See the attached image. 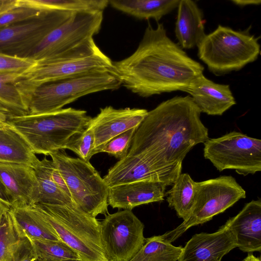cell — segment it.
I'll use <instances>...</instances> for the list:
<instances>
[{
  "label": "cell",
  "mask_w": 261,
  "mask_h": 261,
  "mask_svg": "<svg viewBox=\"0 0 261 261\" xmlns=\"http://www.w3.org/2000/svg\"><path fill=\"white\" fill-rule=\"evenodd\" d=\"M242 261H261L260 258L256 257L252 253H249Z\"/></svg>",
  "instance_id": "41"
},
{
  "label": "cell",
  "mask_w": 261,
  "mask_h": 261,
  "mask_svg": "<svg viewBox=\"0 0 261 261\" xmlns=\"http://www.w3.org/2000/svg\"><path fill=\"white\" fill-rule=\"evenodd\" d=\"M94 137L92 130L87 127L73 135L66 144L64 150L73 151L81 159L89 162L94 155Z\"/></svg>",
  "instance_id": "32"
},
{
  "label": "cell",
  "mask_w": 261,
  "mask_h": 261,
  "mask_svg": "<svg viewBox=\"0 0 261 261\" xmlns=\"http://www.w3.org/2000/svg\"><path fill=\"white\" fill-rule=\"evenodd\" d=\"M186 92L201 112L209 115H222L236 103L228 85L215 83L203 74L196 78Z\"/></svg>",
  "instance_id": "18"
},
{
  "label": "cell",
  "mask_w": 261,
  "mask_h": 261,
  "mask_svg": "<svg viewBox=\"0 0 261 261\" xmlns=\"http://www.w3.org/2000/svg\"><path fill=\"white\" fill-rule=\"evenodd\" d=\"M182 247L165 241L161 236L146 238L137 254L129 261H177Z\"/></svg>",
  "instance_id": "30"
},
{
  "label": "cell",
  "mask_w": 261,
  "mask_h": 261,
  "mask_svg": "<svg viewBox=\"0 0 261 261\" xmlns=\"http://www.w3.org/2000/svg\"><path fill=\"white\" fill-rule=\"evenodd\" d=\"M27 238L30 242L37 258L81 260L76 252L62 241Z\"/></svg>",
  "instance_id": "31"
},
{
  "label": "cell",
  "mask_w": 261,
  "mask_h": 261,
  "mask_svg": "<svg viewBox=\"0 0 261 261\" xmlns=\"http://www.w3.org/2000/svg\"><path fill=\"white\" fill-rule=\"evenodd\" d=\"M201 113L189 95L161 102L137 128L127 155L138 157L176 180L187 153L209 139Z\"/></svg>",
  "instance_id": "1"
},
{
  "label": "cell",
  "mask_w": 261,
  "mask_h": 261,
  "mask_svg": "<svg viewBox=\"0 0 261 261\" xmlns=\"http://www.w3.org/2000/svg\"><path fill=\"white\" fill-rule=\"evenodd\" d=\"M203 70V66L173 42L159 23L155 28L148 24L136 50L129 57L113 62L111 70L121 85L142 97L186 92Z\"/></svg>",
  "instance_id": "2"
},
{
  "label": "cell",
  "mask_w": 261,
  "mask_h": 261,
  "mask_svg": "<svg viewBox=\"0 0 261 261\" xmlns=\"http://www.w3.org/2000/svg\"><path fill=\"white\" fill-rule=\"evenodd\" d=\"M236 247L233 232L224 224L216 232L194 234L182 248L177 261H220Z\"/></svg>",
  "instance_id": "15"
},
{
  "label": "cell",
  "mask_w": 261,
  "mask_h": 261,
  "mask_svg": "<svg viewBox=\"0 0 261 261\" xmlns=\"http://www.w3.org/2000/svg\"><path fill=\"white\" fill-rule=\"evenodd\" d=\"M10 206L0 201V222L3 215L9 210Z\"/></svg>",
  "instance_id": "40"
},
{
  "label": "cell",
  "mask_w": 261,
  "mask_h": 261,
  "mask_svg": "<svg viewBox=\"0 0 261 261\" xmlns=\"http://www.w3.org/2000/svg\"><path fill=\"white\" fill-rule=\"evenodd\" d=\"M112 66L90 38L57 56L36 61L14 84L29 106L33 93L43 84L96 69L111 70Z\"/></svg>",
  "instance_id": "3"
},
{
  "label": "cell",
  "mask_w": 261,
  "mask_h": 261,
  "mask_svg": "<svg viewBox=\"0 0 261 261\" xmlns=\"http://www.w3.org/2000/svg\"><path fill=\"white\" fill-rule=\"evenodd\" d=\"M108 0H16V6L42 11H63L73 13L103 11Z\"/></svg>",
  "instance_id": "26"
},
{
  "label": "cell",
  "mask_w": 261,
  "mask_h": 261,
  "mask_svg": "<svg viewBox=\"0 0 261 261\" xmlns=\"http://www.w3.org/2000/svg\"><path fill=\"white\" fill-rule=\"evenodd\" d=\"M51 177L53 181L57 185V186L68 196L70 198V194L68 189L67 187L66 182L63 179L62 175L60 171L55 165L53 163L51 171Z\"/></svg>",
  "instance_id": "37"
},
{
  "label": "cell",
  "mask_w": 261,
  "mask_h": 261,
  "mask_svg": "<svg viewBox=\"0 0 261 261\" xmlns=\"http://www.w3.org/2000/svg\"><path fill=\"white\" fill-rule=\"evenodd\" d=\"M199 58L216 74L238 70L260 54L258 39L245 31L219 25L198 45Z\"/></svg>",
  "instance_id": "7"
},
{
  "label": "cell",
  "mask_w": 261,
  "mask_h": 261,
  "mask_svg": "<svg viewBox=\"0 0 261 261\" xmlns=\"http://www.w3.org/2000/svg\"><path fill=\"white\" fill-rule=\"evenodd\" d=\"M22 73H0V108L8 119L26 115L29 113L28 105L14 84Z\"/></svg>",
  "instance_id": "28"
},
{
  "label": "cell",
  "mask_w": 261,
  "mask_h": 261,
  "mask_svg": "<svg viewBox=\"0 0 261 261\" xmlns=\"http://www.w3.org/2000/svg\"><path fill=\"white\" fill-rule=\"evenodd\" d=\"M177 8L175 34L178 45L182 49L198 47L206 35L201 10L191 0H180Z\"/></svg>",
  "instance_id": "21"
},
{
  "label": "cell",
  "mask_w": 261,
  "mask_h": 261,
  "mask_svg": "<svg viewBox=\"0 0 261 261\" xmlns=\"http://www.w3.org/2000/svg\"><path fill=\"white\" fill-rule=\"evenodd\" d=\"M50 156L76 206L93 217L99 214L107 215L109 188L90 163L71 157L64 150L57 151Z\"/></svg>",
  "instance_id": "8"
},
{
  "label": "cell",
  "mask_w": 261,
  "mask_h": 261,
  "mask_svg": "<svg viewBox=\"0 0 261 261\" xmlns=\"http://www.w3.org/2000/svg\"><path fill=\"white\" fill-rule=\"evenodd\" d=\"M40 161L29 144L12 126L7 121L0 122V162L35 169Z\"/></svg>",
  "instance_id": "22"
},
{
  "label": "cell",
  "mask_w": 261,
  "mask_h": 261,
  "mask_svg": "<svg viewBox=\"0 0 261 261\" xmlns=\"http://www.w3.org/2000/svg\"><path fill=\"white\" fill-rule=\"evenodd\" d=\"M203 155L219 171L246 176L261 170V140L233 131L204 143Z\"/></svg>",
  "instance_id": "10"
},
{
  "label": "cell",
  "mask_w": 261,
  "mask_h": 261,
  "mask_svg": "<svg viewBox=\"0 0 261 261\" xmlns=\"http://www.w3.org/2000/svg\"><path fill=\"white\" fill-rule=\"evenodd\" d=\"M36 61L0 53V73H23L32 67Z\"/></svg>",
  "instance_id": "35"
},
{
  "label": "cell",
  "mask_w": 261,
  "mask_h": 261,
  "mask_svg": "<svg viewBox=\"0 0 261 261\" xmlns=\"http://www.w3.org/2000/svg\"><path fill=\"white\" fill-rule=\"evenodd\" d=\"M0 122H1V121H0Z\"/></svg>",
  "instance_id": "44"
},
{
  "label": "cell",
  "mask_w": 261,
  "mask_h": 261,
  "mask_svg": "<svg viewBox=\"0 0 261 261\" xmlns=\"http://www.w3.org/2000/svg\"><path fill=\"white\" fill-rule=\"evenodd\" d=\"M137 128H131L113 138L104 146L101 152L107 153L119 160L124 158L128 152Z\"/></svg>",
  "instance_id": "33"
},
{
  "label": "cell",
  "mask_w": 261,
  "mask_h": 261,
  "mask_svg": "<svg viewBox=\"0 0 261 261\" xmlns=\"http://www.w3.org/2000/svg\"><path fill=\"white\" fill-rule=\"evenodd\" d=\"M103 179L109 188L142 180L159 181L168 187L175 181L148 162L135 156L127 155L110 168Z\"/></svg>",
  "instance_id": "20"
},
{
  "label": "cell",
  "mask_w": 261,
  "mask_h": 261,
  "mask_svg": "<svg viewBox=\"0 0 261 261\" xmlns=\"http://www.w3.org/2000/svg\"><path fill=\"white\" fill-rule=\"evenodd\" d=\"M8 119V117L5 113L4 111L0 108V121L6 122Z\"/></svg>",
  "instance_id": "42"
},
{
  "label": "cell",
  "mask_w": 261,
  "mask_h": 261,
  "mask_svg": "<svg viewBox=\"0 0 261 261\" xmlns=\"http://www.w3.org/2000/svg\"><path fill=\"white\" fill-rule=\"evenodd\" d=\"M0 201L11 207V203L5 187L0 181Z\"/></svg>",
  "instance_id": "39"
},
{
  "label": "cell",
  "mask_w": 261,
  "mask_h": 261,
  "mask_svg": "<svg viewBox=\"0 0 261 261\" xmlns=\"http://www.w3.org/2000/svg\"><path fill=\"white\" fill-rule=\"evenodd\" d=\"M52 160L44 158L34 169L38 185V196L36 203L65 205L74 203L53 181L51 171Z\"/></svg>",
  "instance_id": "25"
},
{
  "label": "cell",
  "mask_w": 261,
  "mask_h": 261,
  "mask_svg": "<svg viewBox=\"0 0 261 261\" xmlns=\"http://www.w3.org/2000/svg\"><path fill=\"white\" fill-rule=\"evenodd\" d=\"M121 84L110 69H99L48 82L33 93L29 115L49 113L90 94L119 89Z\"/></svg>",
  "instance_id": "6"
},
{
  "label": "cell",
  "mask_w": 261,
  "mask_h": 261,
  "mask_svg": "<svg viewBox=\"0 0 261 261\" xmlns=\"http://www.w3.org/2000/svg\"><path fill=\"white\" fill-rule=\"evenodd\" d=\"M231 2L235 5L240 6L258 5L261 3L260 0H232Z\"/></svg>",
  "instance_id": "38"
},
{
  "label": "cell",
  "mask_w": 261,
  "mask_h": 261,
  "mask_svg": "<svg viewBox=\"0 0 261 261\" xmlns=\"http://www.w3.org/2000/svg\"><path fill=\"white\" fill-rule=\"evenodd\" d=\"M27 239L18 232L9 208L0 222V261H16Z\"/></svg>",
  "instance_id": "29"
},
{
  "label": "cell",
  "mask_w": 261,
  "mask_h": 261,
  "mask_svg": "<svg viewBox=\"0 0 261 261\" xmlns=\"http://www.w3.org/2000/svg\"><path fill=\"white\" fill-rule=\"evenodd\" d=\"M166 186L154 180H142L109 188L108 205L112 208L132 210L140 205L163 201Z\"/></svg>",
  "instance_id": "17"
},
{
  "label": "cell",
  "mask_w": 261,
  "mask_h": 261,
  "mask_svg": "<svg viewBox=\"0 0 261 261\" xmlns=\"http://www.w3.org/2000/svg\"><path fill=\"white\" fill-rule=\"evenodd\" d=\"M180 0H110L114 9L139 19L159 21L177 8Z\"/></svg>",
  "instance_id": "24"
},
{
  "label": "cell",
  "mask_w": 261,
  "mask_h": 261,
  "mask_svg": "<svg viewBox=\"0 0 261 261\" xmlns=\"http://www.w3.org/2000/svg\"><path fill=\"white\" fill-rule=\"evenodd\" d=\"M31 205L54 229L60 240L82 261H108L102 244L100 222L74 203Z\"/></svg>",
  "instance_id": "5"
},
{
  "label": "cell",
  "mask_w": 261,
  "mask_h": 261,
  "mask_svg": "<svg viewBox=\"0 0 261 261\" xmlns=\"http://www.w3.org/2000/svg\"><path fill=\"white\" fill-rule=\"evenodd\" d=\"M100 225L101 242L108 261H129L145 243L144 224L132 210L106 215Z\"/></svg>",
  "instance_id": "11"
},
{
  "label": "cell",
  "mask_w": 261,
  "mask_h": 261,
  "mask_svg": "<svg viewBox=\"0 0 261 261\" xmlns=\"http://www.w3.org/2000/svg\"><path fill=\"white\" fill-rule=\"evenodd\" d=\"M35 261H82L81 260H58V259H50L43 258H37Z\"/></svg>",
  "instance_id": "43"
},
{
  "label": "cell",
  "mask_w": 261,
  "mask_h": 261,
  "mask_svg": "<svg viewBox=\"0 0 261 261\" xmlns=\"http://www.w3.org/2000/svg\"><path fill=\"white\" fill-rule=\"evenodd\" d=\"M92 117L72 108L8 118L7 122L27 141L35 154L50 155L64 150L69 139L86 128Z\"/></svg>",
  "instance_id": "4"
},
{
  "label": "cell",
  "mask_w": 261,
  "mask_h": 261,
  "mask_svg": "<svg viewBox=\"0 0 261 261\" xmlns=\"http://www.w3.org/2000/svg\"><path fill=\"white\" fill-rule=\"evenodd\" d=\"M225 225L233 232L237 247L243 252L261 251V200L247 203L235 216Z\"/></svg>",
  "instance_id": "19"
},
{
  "label": "cell",
  "mask_w": 261,
  "mask_h": 261,
  "mask_svg": "<svg viewBox=\"0 0 261 261\" xmlns=\"http://www.w3.org/2000/svg\"><path fill=\"white\" fill-rule=\"evenodd\" d=\"M196 182L189 174L181 173L167 193L169 206L184 221L190 217L193 208Z\"/></svg>",
  "instance_id": "27"
},
{
  "label": "cell",
  "mask_w": 261,
  "mask_h": 261,
  "mask_svg": "<svg viewBox=\"0 0 261 261\" xmlns=\"http://www.w3.org/2000/svg\"><path fill=\"white\" fill-rule=\"evenodd\" d=\"M245 198V190L231 176L223 175L196 182L194 203L190 217L161 236L165 241L172 243L190 227L211 220L240 199Z\"/></svg>",
  "instance_id": "9"
},
{
  "label": "cell",
  "mask_w": 261,
  "mask_h": 261,
  "mask_svg": "<svg viewBox=\"0 0 261 261\" xmlns=\"http://www.w3.org/2000/svg\"><path fill=\"white\" fill-rule=\"evenodd\" d=\"M148 112L143 109H117L112 106L100 108L99 113L91 119L88 126L94 134V155L101 153L104 146L114 137L138 127Z\"/></svg>",
  "instance_id": "14"
},
{
  "label": "cell",
  "mask_w": 261,
  "mask_h": 261,
  "mask_svg": "<svg viewBox=\"0 0 261 261\" xmlns=\"http://www.w3.org/2000/svg\"><path fill=\"white\" fill-rule=\"evenodd\" d=\"M221 261V260H220Z\"/></svg>",
  "instance_id": "45"
},
{
  "label": "cell",
  "mask_w": 261,
  "mask_h": 261,
  "mask_svg": "<svg viewBox=\"0 0 261 261\" xmlns=\"http://www.w3.org/2000/svg\"><path fill=\"white\" fill-rule=\"evenodd\" d=\"M44 11L32 8L15 6L0 14V29L39 16Z\"/></svg>",
  "instance_id": "34"
},
{
  "label": "cell",
  "mask_w": 261,
  "mask_h": 261,
  "mask_svg": "<svg viewBox=\"0 0 261 261\" xmlns=\"http://www.w3.org/2000/svg\"><path fill=\"white\" fill-rule=\"evenodd\" d=\"M102 20V11L74 13L46 35L27 58L35 61L46 59L73 48L97 34Z\"/></svg>",
  "instance_id": "12"
},
{
  "label": "cell",
  "mask_w": 261,
  "mask_h": 261,
  "mask_svg": "<svg viewBox=\"0 0 261 261\" xmlns=\"http://www.w3.org/2000/svg\"><path fill=\"white\" fill-rule=\"evenodd\" d=\"M10 211L14 225L21 236L61 241L53 227L31 205L10 207Z\"/></svg>",
  "instance_id": "23"
},
{
  "label": "cell",
  "mask_w": 261,
  "mask_h": 261,
  "mask_svg": "<svg viewBox=\"0 0 261 261\" xmlns=\"http://www.w3.org/2000/svg\"><path fill=\"white\" fill-rule=\"evenodd\" d=\"M74 13L44 11L39 16L0 29V53L27 58L51 31L68 20Z\"/></svg>",
  "instance_id": "13"
},
{
  "label": "cell",
  "mask_w": 261,
  "mask_h": 261,
  "mask_svg": "<svg viewBox=\"0 0 261 261\" xmlns=\"http://www.w3.org/2000/svg\"><path fill=\"white\" fill-rule=\"evenodd\" d=\"M37 257L32 249L30 242L27 239L16 261H35Z\"/></svg>",
  "instance_id": "36"
},
{
  "label": "cell",
  "mask_w": 261,
  "mask_h": 261,
  "mask_svg": "<svg viewBox=\"0 0 261 261\" xmlns=\"http://www.w3.org/2000/svg\"><path fill=\"white\" fill-rule=\"evenodd\" d=\"M0 181L5 188L11 207L36 203L38 185L35 170L31 167L0 162Z\"/></svg>",
  "instance_id": "16"
}]
</instances>
